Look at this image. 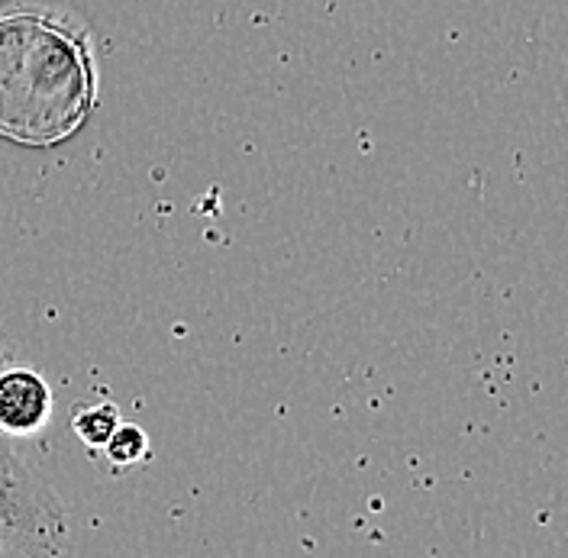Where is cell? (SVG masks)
I'll list each match as a JSON object with an SVG mask.
<instances>
[{"label": "cell", "instance_id": "obj_1", "mask_svg": "<svg viewBox=\"0 0 568 558\" xmlns=\"http://www.w3.org/2000/svg\"><path fill=\"white\" fill-rule=\"evenodd\" d=\"M94 106L88 39L45 10L0 13V136L23 145L69 140Z\"/></svg>", "mask_w": 568, "mask_h": 558}, {"label": "cell", "instance_id": "obj_2", "mask_svg": "<svg viewBox=\"0 0 568 558\" xmlns=\"http://www.w3.org/2000/svg\"><path fill=\"white\" fill-rule=\"evenodd\" d=\"M0 536L27 556H62L71 549L69 510L52 485L0 433Z\"/></svg>", "mask_w": 568, "mask_h": 558}, {"label": "cell", "instance_id": "obj_3", "mask_svg": "<svg viewBox=\"0 0 568 558\" xmlns=\"http://www.w3.org/2000/svg\"><path fill=\"white\" fill-rule=\"evenodd\" d=\"M52 419V387L27 365H0V433L30 439Z\"/></svg>", "mask_w": 568, "mask_h": 558}, {"label": "cell", "instance_id": "obj_4", "mask_svg": "<svg viewBox=\"0 0 568 558\" xmlns=\"http://www.w3.org/2000/svg\"><path fill=\"white\" fill-rule=\"evenodd\" d=\"M123 423L120 417V410H116V404H110V400H101V404H81V407H74V414H71V429H74V436L88 446V449H104L106 439L113 436V429Z\"/></svg>", "mask_w": 568, "mask_h": 558}, {"label": "cell", "instance_id": "obj_5", "mask_svg": "<svg viewBox=\"0 0 568 558\" xmlns=\"http://www.w3.org/2000/svg\"><path fill=\"white\" fill-rule=\"evenodd\" d=\"M104 453L113 468H133V465L149 458V436H145V429L133 426V423H120L113 429V436L106 439Z\"/></svg>", "mask_w": 568, "mask_h": 558}, {"label": "cell", "instance_id": "obj_6", "mask_svg": "<svg viewBox=\"0 0 568 558\" xmlns=\"http://www.w3.org/2000/svg\"><path fill=\"white\" fill-rule=\"evenodd\" d=\"M10 349H13V336H10V329L0 323V365H7V358H10Z\"/></svg>", "mask_w": 568, "mask_h": 558}]
</instances>
